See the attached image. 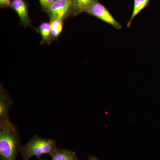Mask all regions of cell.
<instances>
[{
	"mask_svg": "<svg viewBox=\"0 0 160 160\" xmlns=\"http://www.w3.org/2000/svg\"><path fill=\"white\" fill-rule=\"evenodd\" d=\"M22 146L19 132L13 123L0 126V160H16Z\"/></svg>",
	"mask_w": 160,
	"mask_h": 160,
	"instance_id": "1",
	"label": "cell"
},
{
	"mask_svg": "<svg viewBox=\"0 0 160 160\" xmlns=\"http://www.w3.org/2000/svg\"><path fill=\"white\" fill-rule=\"evenodd\" d=\"M56 148V142L54 140L35 135L22 146L20 152L22 160H29L33 157L40 159L43 155H51Z\"/></svg>",
	"mask_w": 160,
	"mask_h": 160,
	"instance_id": "2",
	"label": "cell"
},
{
	"mask_svg": "<svg viewBox=\"0 0 160 160\" xmlns=\"http://www.w3.org/2000/svg\"><path fill=\"white\" fill-rule=\"evenodd\" d=\"M85 12L99 19L104 22L113 26L116 29H122V26L115 19L105 6L98 1L95 2L87 9Z\"/></svg>",
	"mask_w": 160,
	"mask_h": 160,
	"instance_id": "3",
	"label": "cell"
},
{
	"mask_svg": "<svg viewBox=\"0 0 160 160\" xmlns=\"http://www.w3.org/2000/svg\"><path fill=\"white\" fill-rule=\"evenodd\" d=\"M72 0H55L48 10L50 20H63L72 9Z\"/></svg>",
	"mask_w": 160,
	"mask_h": 160,
	"instance_id": "4",
	"label": "cell"
},
{
	"mask_svg": "<svg viewBox=\"0 0 160 160\" xmlns=\"http://www.w3.org/2000/svg\"><path fill=\"white\" fill-rule=\"evenodd\" d=\"M13 100L9 93L2 86L0 89V126L10 122L9 109L13 104Z\"/></svg>",
	"mask_w": 160,
	"mask_h": 160,
	"instance_id": "5",
	"label": "cell"
},
{
	"mask_svg": "<svg viewBox=\"0 0 160 160\" xmlns=\"http://www.w3.org/2000/svg\"><path fill=\"white\" fill-rule=\"evenodd\" d=\"M11 7L16 12L24 27L31 26V19L28 13V8L23 0H13Z\"/></svg>",
	"mask_w": 160,
	"mask_h": 160,
	"instance_id": "6",
	"label": "cell"
},
{
	"mask_svg": "<svg viewBox=\"0 0 160 160\" xmlns=\"http://www.w3.org/2000/svg\"><path fill=\"white\" fill-rule=\"evenodd\" d=\"M50 156L52 160H79L74 152L68 149L57 148Z\"/></svg>",
	"mask_w": 160,
	"mask_h": 160,
	"instance_id": "7",
	"label": "cell"
},
{
	"mask_svg": "<svg viewBox=\"0 0 160 160\" xmlns=\"http://www.w3.org/2000/svg\"><path fill=\"white\" fill-rule=\"evenodd\" d=\"M97 0H72V14L76 15L85 12L87 9Z\"/></svg>",
	"mask_w": 160,
	"mask_h": 160,
	"instance_id": "8",
	"label": "cell"
},
{
	"mask_svg": "<svg viewBox=\"0 0 160 160\" xmlns=\"http://www.w3.org/2000/svg\"><path fill=\"white\" fill-rule=\"evenodd\" d=\"M150 0H134V6L133 10L130 19L127 24V26L129 28L135 18L147 6Z\"/></svg>",
	"mask_w": 160,
	"mask_h": 160,
	"instance_id": "9",
	"label": "cell"
},
{
	"mask_svg": "<svg viewBox=\"0 0 160 160\" xmlns=\"http://www.w3.org/2000/svg\"><path fill=\"white\" fill-rule=\"evenodd\" d=\"M38 31L42 38V43H49L52 39L50 23L43 22L40 25Z\"/></svg>",
	"mask_w": 160,
	"mask_h": 160,
	"instance_id": "10",
	"label": "cell"
},
{
	"mask_svg": "<svg viewBox=\"0 0 160 160\" xmlns=\"http://www.w3.org/2000/svg\"><path fill=\"white\" fill-rule=\"evenodd\" d=\"M51 38L56 39L59 36L63 30V21L60 20H50Z\"/></svg>",
	"mask_w": 160,
	"mask_h": 160,
	"instance_id": "11",
	"label": "cell"
},
{
	"mask_svg": "<svg viewBox=\"0 0 160 160\" xmlns=\"http://www.w3.org/2000/svg\"><path fill=\"white\" fill-rule=\"evenodd\" d=\"M13 0H0L1 7H11L12 2Z\"/></svg>",
	"mask_w": 160,
	"mask_h": 160,
	"instance_id": "12",
	"label": "cell"
},
{
	"mask_svg": "<svg viewBox=\"0 0 160 160\" xmlns=\"http://www.w3.org/2000/svg\"><path fill=\"white\" fill-rule=\"evenodd\" d=\"M39 2L40 4H41V6H42V8L44 10H45V11H46L47 0H39Z\"/></svg>",
	"mask_w": 160,
	"mask_h": 160,
	"instance_id": "13",
	"label": "cell"
},
{
	"mask_svg": "<svg viewBox=\"0 0 160 160\" xmlns=\"http://www.w3.org/2000/svg\"><path fill=\"white\" fill-rule=\"evenodd\" d=\"M87 160H100L99 159H98L97 158H96V157H89V158H88V159Z\"/></svg>",
	"mask_w": 160,
	"mask_h": 160,
	"instance_id": "14",
	"label": "cell"
}]
</instances>
